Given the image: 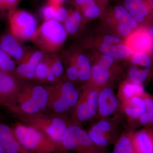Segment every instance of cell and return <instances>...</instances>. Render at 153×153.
I'll return each instance as SVG.
<instances>
[{
	"mask_svg": "<svg viewBox=\"0 0 153 153\" xmlns=\"http://www.w3.org/2000/svg\"><path fill=\"white\" fill-rule=\"evenodd\" d=\"M143 95L120 102L122 111L129 121L137 123L139 119L146 111V105Z\"/></svg>",
	"mask_w": 153,
	"mask_h": 153,
	"instance_id": "15",
	"label": "cell"
},
{
	"mask_svg": "<svg viewBox=\"0 0 153 153\" xmlns=\"http://www.w3.org/2000/svg\"><path fill=\"white\" fill-rule=\"evenodd\" d=\"M145 92L143 85L136 84L128 79L120 86L117 96L120 102L134 97L142 96Z\"/></svg>",
	"mask_w": 153,
	"mask_h": 153,
	"instance_id": "20",
	"label": "cell"
},
{
	"mask_svg": "<svg viewBox=\"0 0 153 153\" xmlns=\"http://www.w3.org/2000/svg\"><path fill=\"white\" fill-rule=\"evenodd\" d=\"M80 13L84 19H94L99 17L104 12L97 3H95L86 7Z\"/></svg>",
	"mask_w": 153,
	"mask_h": 153,
	"instance_id": "34",
	"label": "cell"
},
{
	"mask_svg": "<svg viewBox=\"0 0 153 153\" xmlns=\"http://www.w3.org/2000/svg\"><path fill=\"white\" fill-rule=\"evenodd\" d=\"M120 109H121L120 102L112 87L109 85L101 87L99 94L96 117L98 119L111 118V117Z\"/></svg>",
	"mask_w": 153,
	"mask_h": 153,
	"instance_id": "11",
	"label": "cell"
},
{
	"mask_svg": "<svg viewBox=\"0 0 153 153\" xmlns=\"http://www.w3.org/2000/svg\"><path fill=\"white\" fill-rule=\"evenodd\" d=\"M62 151L75 153H108L96 144L81 126L70 123L61 142Z\"/></svg>",
	"mask_w": 153,
	"mask_h": 153,
	"instance_id": "7",
	"label": "cell"
},
{
	"mask_svg": "<svg viewBox=\"0 0 153 153\" xmlns=\"http://www.w3.org/2000/svg\"><path fill=\"white\" fill-rule=\"evenodd\" d=\"M68 15L79 25L82 24L84 18L79 11L77 10L75 11H68Z\"/></svg>",
	"mask_w": 153,
	"mask_h": 153,
	"instance_id": "41",
	"label": "cell"
},
{
	"mask_svg": "<svg viewBox=\"0 0 153 153\" xmlns=\"http://www.w3.org/2000/svg\"><path fill=\"white\" fill-rule=\"evenodd\" d=\"M23 0H0V21L7 20Z\"/></svg>",
	"mask_w": 153,
	"mask_h": 153,
	"instance_id": "31",
	"label": "cell"
},
{
	"mask_svg": "<svg viewBox=\"0 0 153 153\" xmlns=\"http://www.w3.org/2000/svg\"><path fill=\"white\" fill-rule=\"evenodd\" d=\"M148 33H149V36H150L152 38H153V25L151 27L149 30Z\"/></svg>",
	"mask_w": 153,
	"mask_h": 153,
	"instance_id": "45",
	"label": "cell"
},
{
	"mask_svg": "<svg viewBox=\"0 0 153 153\" xmlns=\"http://www.w3.org/2000/svg\"><path fill=\"white\" fill-rule=\"evenodd\" d=\"M97 63L102 66L111 69L114 63V59L107 55H103Z\"/></svg>",
	"mask_w": 153,
	"mask_h": 153,
	"instance_id": "40",
	"label": "cell"
},
{
	"mask_svg": "<svg viewBox=\"0 0 153 153\" xmlns=\"http://www.w3.org/2000/svg\"><path fill=\"white\" fill-rule=\"evenodd\" d=\"M63 23L62 25L67 34L73 35L75 34L79 30L80 26L79 24L74 21L68 15V17Z\"/></svg>",
	"mask_w": 153,
	"mask_h": 153,
	"instance_id": "35",
	"label": "cell"
},
{
	"mask_svg": "<svg viewBox=\"0 0 153 153\" xmlns=\"http://www.w3.org/2000/svg\"><path fill=\"white\" fill-rule=\"evenodd\" d=\"M68 11L62 6L57 8L55 21L63 23L68 16Z\"/></svg>",
	"mask_w": 153,
	"mask_h": 153,
	"instance_id": "39",
	"label": "cell"
},
{
	"mask_svg": "<svg viewBox=\"0 0 153 153\" xmlns=\"http://www.w3.org/2000/svg\"><path fill=\"white\" fill-rule=\"evenodd\" d=\"M47 85L49 100L47 111L53 114L68 118L76 104L79 92L74 83L63 80Z\"/></svg>",
	"mask_w": 153,
	"mask_h": 153,
	"instance_id": "2",
	"label": "cell"
},
{
	"mask_svg": "<svg viewBox=\"0 0 153 153\" xmlns=\"http://www.w3.org/2000/svg\"><path fill=\"white\" fill-rule=\"evenodd\" d=\"M151 71V68H140L134 65L129 69L128 79L136 84L143 85L149 78Z\"/></svg>",
	"mask_w": 153,
	"mask_h": 153,
	"instance_id": "27",
	"label": "cell"
},
{
	"mask_svg": "<svg viewBox=\"0 0 153 153\" xmlns=\"http://www.w3.org/2000/svg\"><path fill=\"white\" fill-rule=\"evenodd\" d=\"M89 129L100 132L117 139V125L116 118L99 119L91 124Z\"/></svg>",
	"mask_w": 153,
	"mask_h": 153,
	"instance_id": "22",
	"label": "cell"
},
{
	"mask_svg": "<svg viewBox=\"0 0 153 153\" xmlns=\"http://www.w3.org/2000/svg\"><path fill=\"white\" fill-rule=\"evenodd\" d=\"M123 5L139 24L153 20V8L149 0H123Z\"/></svg>",
	"mask_w": 153,
	"mask_h": 153,
	"instance_id": "12",
	"label": "cell"
},
{
	"mask_svg": "<svg viewBox=\"0 0 153 153\" xmlns=\"http://www.w3.org/2000/svg\"><path fill=\"white\" fill-rule=\"evenodd\" d=\"M132 143L134 153H153V130L144 128L134 131Z\"/></svg>",
	"mask_w": 153,
	"mask_h": 153,
	"instance_id": "16",
	"label": "cell"
},
{
	"mask_svg": "<svg viewBox=\"0 0 153 153\" xmlns=\"http://www.w3.org/2000/svg\"><path fill=\"white\" fill-rule=\"evenodd\" d=\"M108 0H100V6L101 7L104 12L105 11V8L107 5Z\"/></svg>",
	"mask_w": 153,
	"mask_h": 153,
	"instance_id": "44",
	"label": "cell"
},
{
	"mask_svg": "<svg viewBox=\"0 0 153 153\" xmlns=\"http://www.w3.org/2000/svg\"><path fill=\"white\" fill-rule=\"evenodd\" d=\"M17 139L30 153H53L61 152L56 143L43 132L22 122L11 126Z\"/></svg>",
	"mask_w": 153,
	"mask_h": 153,
	"instance_id": "4",
	"label": "cell"
},
{
	"mask_svg": "<svg viewBox=\"0 0 153 153\" xmlns=\"http://www.w3.org/2000/svg\"><path fill=\"white\" fill-rule=\"evenodd\" d=\"M58 7H55L49 4L44 6L41 11V14L44 21L55 20Z\"/></svg>",
	"mask_w": 153,
	"mask_h": 153,
	"instance_id": "36",
	"label": "cell"
},
{
	"mask_svg": "<svg viewBox=\"0 0 153 153\" xmlns=\"http://www.w3.org/2000/svg\"><path fill=\"white\" fill-rule=\"evenodd\" d=\"M111 16L118 22H122L129 25L132 29L138 27L137 23L131 14L121 4H119L112 9L108 10Z\"/></svg>",
	"mask_w": 153,
	"mask_h": 153,
	"instance_id": "25",
	"label": "cell"
},
{
	"mask_svg": "<svg viewBox=\"0 0 153 153\" xmlns=\"http://www.w3.org/2000/svg\"><path fill=\"white\" fill-rule=\"evenodd\" d=\"M152 37L148 34L135 33L129 37L126 45L131 49L132 52L146 53L150 48Z\"/></svg>",
	"mask_w": 153,
	"mask_h": 153,
	"instance_id": "19",
	"label": "cell"
},
{
	"mask_svg": "<svg viewBox=\"0 0 153 153\" xmlns=\"http://www.w3.org/2000/svg\"><path fill=\"white\" fill-rule=\"evenodd\" d=\"M131 62L134 65L140 66L144 68H152V59L146 53L135 52L132 56Z\"/></svg>",
	"mask_w": 153,
	"mask_h": 153,
	"instance_id": "33",
	"label": "cell"
},
{
	"mask_svg": "<svg viewBox=\"0 0 153 153\" xmlns=\"http://www.w3.org/2000/svg\"><path fill=\"white\" fill-rule=\"evenodd\" d=\"M53 153H72L71 152H68V151H61V152H56Z\"/></svg>",
	"mask_w": 153,
	"mask_h": 153,
	"instance_id": "47",
	"label": "cell"
},
{
	"mask_svg": "<svg viewBox=\"0 0 153 153\" xmlns=\"http://www.w3.org/2000/svg\"><path fill=\"white\" fill-rule=\"evenodd\" d=\"M16 65V61L0 48V71L12 73Z\"/></svg>",
	"mask_w": 153,
	"mask_h": 153,
	"instance_id": "32",
	"label": "cell"
},
{
	"mask_svg": "<svg viewBox=\"0 0 153 153\" xmlns=\"http://www.w3.org/2000/svg\"><path fill=\"white\" fill-rule=\"evenodd\" d=\"M0 153H6L1 143H0Z\"/></svg>",
	"mask_w": 153,
	"mask_h": 153,
	"instance_id": "46",
	"label": "cell"
},
{
	"mask_svg": "<svg viewBox=\"0 0 153 153\" xmlns=\"http://www.w3.org/2000/svg\"><path fill=\"white\" fill-rule=\"evenodd\" d=\"M9 32L21 42L31 41L38 29L35 17L28 11L17 8L8 17Z\"/></svg>",
	"mask_w": 153,
	"mask_h": 153,
	"instance_id": "8",
	"label": "cell"
},
{
	"mask_svg": "<svg viewBox=\"0 0 153 153\" xmlns=\"http://www.w3.org/2000/svg\"><path fill=\"white\" fill-rule=\"evenodd\" d=\"M0 48L10 55L16 63L22 60L29 50L9 31L0 34Z\"/></svg>",
	"mask_w": 153,
	"mask_h": 153,
	"instance_id": "13",
	"label": "cell"
},
{
	"mask_svg": "<svg viewBox=\"0 0 153 153\" xmlns=\"http://www.w3.org/2000/svg\"><path fill=\"white\" fill-rule=\"evenodd\" d=\"M47 111L31 115L15 117L21 122L43 132L60 146L67 128L70 124L69 119L57 115Z\"/></svg>",
	"mask_w": 153,
	"mask_h": 153,
	"instance_id": "3",
	"label": "cell"
},
{
	"mask_svg": "<svg viewBox=\"0 0 153 153\" xmlns=\"http://www.w3.org/2000/svg\"><path fill=\"white\" fill-rule=\"evenodd\" d=\"M65 1V0H48L49 1L48 4L55 7H60L61 6L62 3Z\"/></svg>",
	"mask_w": 153,
	"mask_h": 153,
	"instance_id": "43",
	"label": "cell"
},
{
	"mask_svg": "<svg viewBox=\"0 0 153 153\" xmlns=\"http://www.w3.org/2000/svg\"><path fill=\"white\" fill-rule=\"evenodd\" d=\"M117 31L120 36H126L129 35L132 29L129 25L122 22H118Z\"/></svg>",
	"mask_w": 153,
	"mask_h": 153,
	"instance_id": "38",
	"label": "cell"
},
{
	"mask_svg": "<svg viewBox=\"0 0 153 153\" xmlns=\"http://www.w3.org/2000/svg\"><path fill=\"white\" fill-rule=\"evenodd\" d=\"M111 69L98 63L91 66V74L87 82L100 88L108 85L111 78Z\"/></svg>",
	"mask_w": 153,
	"mask_h": 153,
	"instance_id": "17",
	"label": "cell"
},
{
	"mask_svg": "<svg viewBox=\"0 0 153 153\" xmlns=\"http://www.w3.org/2000/svg\"><path fill=\"white\" fill-rule=\"evenodd\" d=\"M65 68L67 80L72 83L79 82V73L76 66L75 52H64L62 57Z\"/></svg>",
	"mask_w": 153,
	"mask_h": 153,
	"instance_id": "23",
	"label": "cell"
},
{
	"mask_svg": "<svg viewBox=\"0 0 153 153\" xmlns=\"http://www.w3.org/2000/svg\"><path fill=\"white\" fill-rule=\"evenodd\" d=\"M67 36L62 23L55 20L44 21L38 27L31 41L46 54L57 53Z\"/></svg>",
	"mask_w": 153,
	"mask_h": 153,
	"instance_id": "6",
	"label": "cell"
},
{
	"mask_svg": "<svg viewBox=\"0 0 153 153\" xmlns=\"http://www.w3.org/2000/svg\"><path fill=\"white\" fill-rule=\"evenodd\" d=\"M100 88L89 82L81 86L78 101L69 117L70 123L82 126L97 117Z\"/></svg>",
	"mask_w": 153,
	"mask_h": 153,
	"instance_id": "5",
	"label": "cell"
},
{
	"mask_svg": "<svg viewBox=\"0 0 153 153\" xmlns=\"http://www.w3.org/2000/svg\"><path fill=\"white\" fill-rule=\"evenodd\" d=\"M121 40L118 37L111 35H105L103 38V42L108 44H121Z\"/></svg>",
	"mask_w": 153,
	"mask_h": 153,
	"instance_id": "42",
	"label": "cell"
},
{
	"mask_svg": "<svg viewBox=\"0 0 153 153\" xmlns=\"http://www.w3.org/2000/svg\"><path fill=\"white\" fill-rule=\"evenodd\" d=\"M76 66L79 73V82L85 83L90 79L91 65L89 58L79 50L75 51Z\"/></svg>",
	"mask_w": 153,
	"mask_h": 153,
	"instance_id": "21",
	"label": "cell"
},
{
	"mask_svg": "<svg viewBox=\"0 0 153 153\" xmlns=\"http://www.w3.org/2000/svg\"><path fill=\"white\" fill-rule=\"evenodd\" d=\"M133 130L127 131L120 135L114 143L112 153H134Z\"/></svg>",
	"mask_w": 153,
	"mask_h": 153,
	"instance_id": "24",
	"label": "cell"
},
{
	"mask_svg": "<svg viewBox=\"0 0 153 153\" xmlns=\"http://www.w3.org/2000/svg\"><path fill=\"white\" fill-rule=\"evenodd\" d=\"M0 143L6 153H30L17 139L11 126L0 120Z\"/></svg>",
	"mask_w": 153,
	"mask_h": 153,
	"instance_id": "14",
	"label": "cell"
},
{
	"mask_svg": "<svg viewBox=\"0 0 153 153\" xmlns=\"http://www.w3.org/2000/svg\"><path fill=\"white\" fill-rule=\"evenodd\" d=\"M48 57L50 70L60 80H63L65 68L61 56L53 53L48 54Z\"/></svg>",
	"mask_w": 153,
	"mask_h": 153,
	"instance_id": "28",
	"label": "cell"
},
{
	"mask_svg": "<svg viewBox=\"0 0 153 153\" xmlns=\"http://www.w3.org/2000/svg\"><path fill=\"white\" fill-rule=\"evenodd\" d=\"M49 92L47 85L25 82L22 89L6 109L16 117L47 111Z\"/></svg>",
	"mask_w": 153,
	"mask_h": 153,
	"instance_id": "1",
	"label": "cell"
},
{
	"mask_svg": "<svg viewBox=\"0 0 153 153\" xmlns=\"http://www.w3.org/2000/svg\"><path fill=\"white\" fill-rule=\"evenodd\" d=\"M45 54L39 49L29 50L22 60L17 63L12 74L22 81L34 80L36 67Z\"/></svg>",
	"mask_w": 153,
	"mask_h": 153,
	"instance_id": "9",
	"label": "cell"
},
{
	"mask_svg": "<svg viewBox=\"0 0 153 153\" xmlns=\"http://www.w3.org/2000/svg\"><path fill=\"white\" fill-rule=\"evenodd\" d=\"M146 105V111L137 122L139 125L153 130V97L146 91L143 94Z\"/></svg>",
	"mask_w": 153,
	"mask_h": 153,
	"instance_id": "26",
	"label": "cell"
},
{
	"mask_svg": "<svg viewBox=\"0 0 153 153\" xmlns=\"http://www.w3.org/2000/svg\"><path fill=\"white\" fill-rule=\"evenodd\" d=\"M36 1H37V0H36Z\"/></svg>",
	"mask_w": 153,
	"mask_h": 153,
	"instance_id": "48",
	"label": "cell"
},
{
	"mask_svg": "<svg viewBox=\"0 0 153 153\" xmlns=\"http://www.w3.org/2000/svg\"><path fill=\"white\" fill-rule=\"evenodd\" d=\"M87 132L90 138L96 144L105 149L111 144H114L117 139L111 136L89 128Z\"/></svg>",
	"mask_w": 153,
	"mask_h": 153,
	"instance_id": "30",
	"label": "cell"
},
{
	"mask_svg": "<svg viewBox=\"0 0 153 153\" xmlns=\"http://www.w3.org/2000/svg\"><path fill=\"white\" fill-rule=\"evenodd\" d=\"M99 49L104 55L118 60L129 57L133 53L131 49L126 44H108L102 42Z\"/></svg>",
	"mask_w": 153,
	"mask_h": 153,
	"instance_id": "18",
	"label": "cell"
},
{
	"mask_svg": "<svg viewBox=\"0 0 153 153\" xmlns=\"http://www.w3.org/2000/svg\"><path fill=\"white\" fill-rule=\"evenodd\" d=\"M73 3L76 10L80 12L88 6L97 3L95 0H74Z\"/></svg>",
	"mask_w": 153,
	"mask_h": 153,
	"instance_id": "37",
	"label": "cell"
},
{
	"mask_svg": "<svg viewBox=\"0 0 153 153\" xmlns=\"http://www.w3.org/2000/svg\"><path fill=\"white\" fill-rule=\"evenodd\" d=\"M25 82L12 73L0 71V105L6 109L22 89Z\"/></svg>",
	"mask_w": 153,
	"mask_h": 153,
	"instance_id": "10",
	"label": "cell"
},
{
	"mask_svg": "<svg viewBox=\"0 0 153 153\" xmlns=\"http://www.w3.org/2000/svg\"><path fill=\"white\" fill-rule=\"evenodd\" d=\"M50 71L48 54H45L43 59L36 67L34 80L41 84L46 83L47 76Z\"/></svg>",
	"mask_w": 153,
	"mask_h": 153,
	"instance_id": "29",
	"label": "cell"
}]
</instances>
